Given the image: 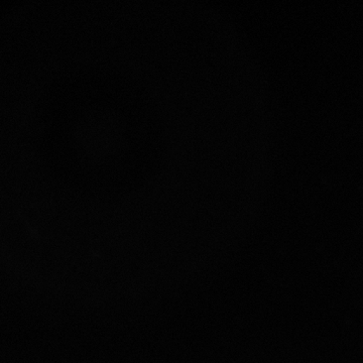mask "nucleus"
<instances>
[]
</instances>
